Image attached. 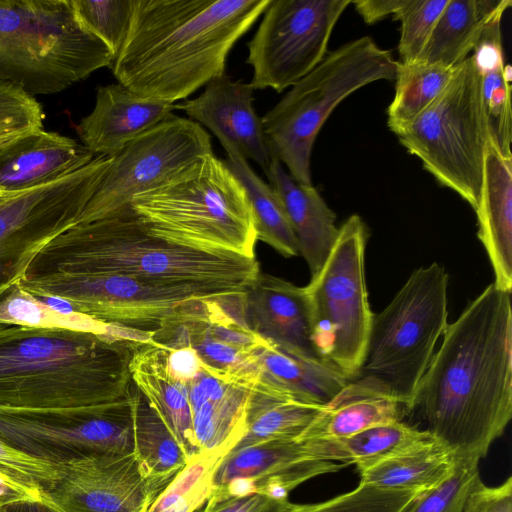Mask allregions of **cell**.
<instances>
[{
    "label": "cell",
    "mask_w": 512,
    "mask_h": 512,
    "mask_svg": "<svg viewBox=\"0 0 512 512\" xmlns=\"http://www.w3.org/2000/svg\"><path fill=\"white\" fill-rule=\"evenodd\" d=\"M511 293L488 285L448 324L410 411L456 457L486 456L512 416Z\"/></svg>",
    "instance_id": "cell-1"
},
{
    "label": "cell",
    "mask_w": 512,
    "mask_h": 512,
    "mask_svg": "<svg viewBox=\"0 0 512 512\" xmlns=\"http://www.w3.org/2000/svg\"><path fill=\"white\" fill-rule=\"evenodd\" d=\"M271 0H133L126 39L110 69L132 92L186 99L225 74L235 43Z\"/></svg>",
    "instance_id": "cell-2"
},
{
    "label": "cell",
    "mask_w": 512,
    "mask_h": 512,
    "mask_svg": "<svg viewBox=\"0 0 512 512\" xmlns=\"http://www.w3.org/2000/svg\"><path fill=\"white\" fill-rule=\"evenodd\" d=\"M260 272L255 257L169 243L151 234L125 206L104 219L76 224L54 238L24 277L119 274L225 295L245 291Z\"/></svg>",
    "instance_id": "cell-3"
},
{
    "label": "cell",
    "mask_w": 512,
    "mask_h": 512,
    "mask_svg": "<svg viewBox=\"0 0 512 512\" xmlns=\"http://www.w3.org/2000/svg\"><path fill=\"white\" fill-rule=\"evenodd\" d=\"M138 342L0 324V408L61 409L124 398Z\"/></svg>",
    "instance_id": "cell-4"
},
{
    "label": "cell",
    "mask_w": 512,
    "mask_h": 512,
    "mask_svg": "<svg viewBox=\"0 0 512 512\" xmlns=\"http://www.w3.org/2000/svg\"><path fill=\"white\" fill-rule=\"evenodd\" d=\"M127 206L151 234L169 243L255 257L256 230L245 188L213 152Z\"/></svg>",
    "instance_id": "cell-5"
},
{
    "label": "cell",
    "mask_w": 512,
    "mask_h": 512,
    "mask_svg": "<svg viewBox=\"0 0 512 512\" xmlns=\"http://www.w3.org/2000/svg\"><path fill=\"white\" fill-rule=\"evenodd\" d=\"M113 60L70 0H0V81L32 97L55 94Z\"/></svg>",
    "instance_id": "cell-6"
},
{
    "label": "cell",
    "mask_w": 512,
    "mask_h": 512,
    "mask_svg": "<svg viewBox=\"0 0 512 512\" xmlns=\"http://www.w3.org/2000/svg\"><path fill=\"white\" fill-rule=\"evenodd\" d=\"M397 63L369 36L329 52L261 117L271 156L295 181L312 185V150L325 121L356 90L378 80H395Z\"/></svg>",
    "instance_id": "cell-7"
},
{
    "label": "cell",
    "mask_w": 512,
    "mask_h": 512,
    "mask_svg": "<svg viewBox=\"0 0 512 512\" xmlns=\"http://www.w3.org/2000/svg\"><path fill=\"white\" fill-rule=\"evenodd\" d=\"M448 279L438 263L420 267L391 302L373 314L355 378L375 383L407 412L448 325Z\"/></svg>",
    "instance_id": "cell-8"
},
{
    "label": "cell",
    "mask_w": 512,
    "mask_h": 512,
    "mask_svg": "<svg viewBox=\"0 0 512 512\" xmlns=\"http://www.w3.org/2000/svg\"><path fill=\"white\" fill-rule=\"evenodd\" d=\"M490 133L481 73L469 56L456 67L441 94L396 135L440 184L475 210Z\"/></svg>",
    "instance_id": "cell-9"
},
{
    "label": "cell",
    "mask_w": 512,
    "mask_h": 512,
    "mask_svg": "<svg viewBox=\"0 0 512 512\" xmlns=\"http://www.w3.org/2000/svg\"><path fill=\"white\" fill-rule=\"evenodd\" d=\"M366 224L356 214L339 227L320 270L304 287L312 346L348 380L360 369L373 318L365 281Z\"/></svg>",
    "instance_id": "cell-10"
},
{
    "label": "cell",
    "mask_w": 512,
    "mask_h": 512,
    "mask_svg": "<svg viewBox=\"0 0 512 512\" xmlns=\"http://www.w3.org/2000/svg\"><path fill=\"white\" fill-rule=\"evenodd\" d=\"M0 439L56 465L107 454L134 453L132 381L115 402L61 409L0 408Z\"/></svg>",
    "instance_id": "cell-11"
},
{
    "label": "cell",
    "mask_w": 512,
    "mask_h": 512,
    "mask_svg": "<svg viewBox=\"0 0 512 512\" xmlns=\"http://www.w3.org/2000/svg\"><path fill=\"white\" fill-rule=\"evenodd\" d=\"M111 161L96 156L69 176L0 197V297L49 242L77 224Z\"/></svg>",
    "instance_id": "cell-12"
},
{
    "label": "cell",
    "mask_w": 512,
    "mask_h": 512,
    "mask_svg": "<svg viewBox=\"0 0 512 512\" xmlns=\"http://www.w3.org/2000/svg\"><path fill=\"white\" fill-rule=\"evenodd\" d=\"M19 284L31 294L64 299L102 322L150 335L188 304L222 296L119 274H53L24 277Z\"/></svg>",
    "instance_id": "cell-13"
},
{
    "label": "cell",
    "mask_w": 512,
    "mask_h": 512,
    "mask_svg": "<svg viewBox=\"0 0 512 512\" xmlns=\"http://www.w3.org/2000/svg\"><path fill=\"white\" fill-rule=\"evenodd\" d=\"M350 0H271L247 43L252 88L278 93L292 87L325 57Z\"/></svg>",
    "instance_id": "cell-14"
},
{
    "label": "cell",
    "mask_w": 512,
    "mask_h": 512,
    "mask_svg": "<svg viewBox=\"0 0 512 512\" xmlns=\"http://www.w3.org/2000/svg\"><path fill=\"white\" fill-rule=\"evenodd\" d=\"M212 152L211 137L199 123L172 115L112 157L77 224L110 216L130 204L135 196L163 185Z\"/></svg>",
    "instance_id": "cell-15"
},
{
    "label": "cell",
    "mask_w": 512,
    "mask_h": 512,
    "mask_svg": "<svg viewBox=\"0 0 512 512\" xmlns=\"http://www.w3.org/2000/svg\"><path fill=\"white\" fill-rule=\"evenodd\" d=\"M168 484L150 477L135 454H107L59 465L43 496L63 512H146Z\"/></svg>",
    "instance_id": "cell-16"
},
{
    "label": "cell",
    "mask_w": 512,
    "mask_h": 512,
    "mask_svg": "<svg viewBox=\"0 0 512 512\" xmlns=\"http://www.w3.org/2000/svg\"><path fill=\"white\" fill-rule=\"evenodd\" d=\"M342 467L344 464L313 459L299 439L261 441L234 448L221 457L213 472L212 494L259 492L288 498L301 483Z\"/></svg>",
    "instance_id": "cell-17"
},
{
    "label": "cell",
    "mask_w": 512,
    "mask_h": 512,
    "mask_svg": "<svg viewBox=\"0 0 512 512\" xmlns=\"http://www.w3.org/2000/svg\"><path fill=\"white\" fill-rule=\"evenodd\" d=\"M253 92L249 83L232 81L224 74L210 81L198 97L176 104V108L208 128L225 151L234 150L265 172L272 156L253 106Z\"/></svg>",
    "instance_id": "cell-18"
},
{
    "label": "cell",
    "mask_w": 512,
    "mask_h": 512,
    "mask_svg": "<svg viewBox=\"0 0 512 512\" xmlns=\"http://www.w3.org/2000/svg\"><path fill=\"white\" fill-rule=\"evenodd\" d=\"M176 104L138 95L120 83L99 86L90 114L76 125L95 156L114 157L130 141L170 118Z\"/></svg>",
    "instance_id": "cell-19"
},
{
    "label": "cell",
    "mask_w": 512,
    "mask_h": 512,
    "mask_svg": "<svg viewBox=\"0 0 512 512\" xmlns=\"http://www.w3.org/2000/svg\"><path fill=\"white\" fill-rule=\"evenodd\" d=\"M96 156L81 142L43 128L26 131L0 149V192L11 194L69 176Z\"/></svg>",
    "instance_id": "cell-20"
},
{
    "label": "cell",
    "mask_w": 512,
    "mask_h": 512,
    "mask_svg": "<svg viewBox=\"0 0 512 512\" xmlns=\"http://www.w3.org/2000/svg\"><path fill=\"white\" fill-rule=\"evenodd\" d=\"M478 238L491 262L495 286L512 290V157L505 156L490 133L484 155L478 205Z\"/></svg>",
    "instance_id": "cell-21"
},
{
    "label": "cell",
    "mask_w": 512,
    "mask_h": 512,
    "mask_svg": "<svg viewBox=\"0 0 512 512\" xmlns=\"http://www.w3.org/2000/svg\"><path fill=\"white\" fill-rule=\"evenodd\" d=\"M246 319L261 337L320 360L310 340L304 287L260 272L246 289Z\"/></svg>",
    "instance_id": "cell-22"
},
{
    "label": "cell",
    "mask_w": 512,
    "mask_h": 512,
    "mask_svg": "<svg viewBox=\"0 0 512 512\" xmlns=\"http://www.w3.org/2000/svg\"><path fill=\"white\" fill-rule=\"evenodd\" d=\"M185 384L200 451L227 454L245 432L251 388L220 380L203 367Z\"/></svg>",
    "instance_id": "cell-23"
},
{
    "label": "cell",
    "mask_w": 512,
    "mask_h": 512,
    "mask_svg": "<svg viewBox=\"0 0 512 512\" xmlns=\"http://www.w3.org/2000/svg\"><path fill=\"white\" fill-rule=\"evenodd\" d=\"M264 173L284 208L298 242L299 254L313 276L336 242L337 216L313 185L295 181L275 157L272 156Z\"/></svg>",
    "instance_id": "cell-24"
},
{
    "label": "cell",
    "mask_w": 512,
    "mask_h": 512,
    "mask_svg": "<svg viewBox=\"0 0 512 512\" xmlns=\"http://www.w3.org/2000/svg\"><path fill=\"white\" fill-rule=\"evenodd\" d=\"M406 408L368 379L357 377L325 405L299 438H343L380 424L401 421Z\"/></svg>",
    "instance_id": "cell-25"
},
{
    "label": "cell",
    "mask_w": 512,
    "mask_h": 512,
    "mask_svg": "<svg viewBox=\"0 0 512 512\" xmlns=\"http://www.w3.org/2000/svg\"><path fill=\"white\" fill-rule=\"evenodd\" d=\"M129 370L131 381L156 410L188 459L201 453L194 435L186 384L168 375L164 348L138 343Z\"/></svg>",
    "instance_id": "cell-26"
},
{
    "label": "cell",
    "mask_w": 512,
    "mask_h": 512,
    "mask_svg": "<svg viewBox=\"0 0 512 512\" xmlns=\"http://www.w3.org/2000/svg\"><path fill=\"white\" fill-rule=\"evenodd\" d=\"M511 4L510 0H448L415 62L456 68Z\"/></svg>",
    "instance_id": "cell-27"
},
{
    "label": "cell",
    "mask_w": 512,
    "mask_h": 512,
    "mask_svg": "<svg viewBox=\"0 0 512 512\" xmlns=\"http://www.w3.org/2000/svg\"><path fill=\"white\" fill-rule=\"evenodd\" d=\"M262 377L297 401L323 406L349 381L321 360L264 338L255 349Z\"/></svg>",
    "instance_id": "cell-28"
},
{
    "label": "cell",
    "mask_w": 512,
    "mask_h": 512,
    "mask_svg": "<svg viewBox=\"0 0 512 512\" xmlns=\"http://www.w3.org/2000/svg\"><path fill=\"white\" fill-rule=\"evenodd\" d=\"M457 457L434 436L359 470L360 483L387 490L424 491L444 480Z\"/></svg>",
    "instance_id": "cell-29"
},
{
    "label": "cell",
    "mask_w": 512,
    "mask_h": 512,
    "mask_svg": "<svg viewBox=\"0 0 512 512\" xmlns=\"http://www.w3.org/2000/svg\"><path fill=\"white\" fill-rule=\"evenodd\" d=\"M431 437L433 435L426 429L420 430L397 421L373 426L343 438L302 441L313 459L355 464L361 470Z\"/></svg>",
    "instance_id": "cell-30"
},
{
    "label": "cell",
    "mask_w": 512,
    "mask_h": 512,
    "mask_svg": "<svg viewBox=\"0 0 512 512\" xmlns=\"http://www.w3.org/2000/svg\"><path fill=\"white\" fill-rule=\"evenodd\" d=\"M321 407L295 400L261 376L251 388L245 432L232 449L267 440L299 439Z\"/></svg>",
    "instance_id": "cell-31"
},
{
    "label": "cell",
    "mask_w": 512,
    "mask_h": 512,
    "mask_svg": "<svg viewBox=\"0 0 512 512\" xmlns=\"http://www.w3.org/2000/svg\"><path fill=\"white\" fill-rule=\"evenodd\" d=\"M0 324L84 331L138 343L146 341V335L141 332L102 322L76 311L71 304L65 311L52 308L19 283L0 297Z\"/></svg>",
    "instance_id": "cell-32"
},
{
    "label": "cell",
    "mask_w": 512,
    "mask_h": 512,
    "mask_svg": "<svg viewBox=\"0 0 512 512\" xmlns=\"http://www.w3.org/2000/svg\"><path fill=\"white\" fill-rule=\"evenodd\" d=\"M501 18L494 19L487 26L472 56L481 73L482 93L491 134L501 152L512 157L511 74L510 66L504 63Z\"/></svg>",
    "instance_id": "cell-33"
},
{
    "label": "cell",
    "mask_w": 512,
    "mask_h": 512,
    "mask_svg": "<svg viewBox=\"0 0 512 512\" xmlns=\"http://www.w3.org/2000/svg\"><path fill=\"white\" fill-rule=\"evenodd\" d=\"M134 454L152 478L169 484L188 457L156 410L132 382Z\"/></svg>",
    "instance_id": "cell-34"
},
{
    "label": "cell",
    "mask_w": 512,
    "mask_h": 512,
    "mask_svg": "<svg viewBox=\"0 0 512 512\" xmlns=\"http://www.w3.org/2000/svg\"><path fill=\"white\" fill-rule=\"evenodd\" d=\"M226 164L245 188L254 218L257 240L284 257L299 255L298 242L284 208L270 184L234 150H227Z\"/></svg>",
    "instance_id": "cell-35"
},
{
    "label": "cell",
    "mask_w": 512,
    "mask_h": 512,
    "mask_svg": "<svg viewBox=\"0 0 512 512\" xmlns=\"http://www.w3.org/2000/svg\"><path fill=\"white\" fill-rule=\"evenodd\" d=\"M455 69L398 62L395 96L387 110L390 130L397 134L420 115L445 89Z\"/></svg>",
    "instance_id": "cell-36"
},
{
    "label": "cell",
    "mask_w": 512,
    "mask_h": 512,
    "mask_svg": "<svg viewBox=\"0 0 512 512\" xmlns=\"http://www.w3.org/2000/svg\"><path fill=\"white\" fill-rule=\"evenodd\" d=\"M222 456L219 452H201L191 457L146 512L197 510L213 493V472Z\"/></svg>",
    "instance_id": "cell-37"
},
{
    "label": "cell",
    "mask_w": 512,
    "mask_h": 512,
    "mask_svg": "<svg viewBox=\"0 0 512 512\" xmlns=\"http://www.w3.org/2000/svg\"><path fill=\"white\" fill-rule=\"evenodd\" d=\"M475 457H457L452 472L435 486L418 493L402 512H463L466 500L480 479Z\"/></svg>",
    "instance_id": "cell-38"
},
{
    "label": "cell",
    "mask_w": 512,
    "mask_h": 512,
    "mask_svg": "<svg viewBox=\"0 0 512 512\" xmlns=\"http://www.w3.org/2000/svg\"><path fill=\"white\" fill-rule=\"evenodd\" d=\"M70 1L79 22L109 48L115 59L128 33L133 0Z\"/></svg>",
    "instance_id": "cell-39"
},
{
    "label": "cell",
    "mask_w": 512,
    "mask_h": 512,
    "mask_svg": "<svg viewBox=\"0 0 512 512\" xmlns=\"http://www.w3.org/2000/svg\"><path fill=\"white\" fill-rule=\"evenodd\" d=\"M422 491L387 490L359 483L352 491L315 504H294L289 512H402Z\"/></svg>",
    "instance_id": "cell-40"
},
{
    "label": "cell",
    "mask_w": 512,
    "mask_h": 512,
    "mask_svg": "<svg viewBox=\"0 0 512 512\" xmlns=\"http://www.w3.org/2000/svg\"><path fill=\"white\" fill-rule=\"evenodd\" d=\"M448 0H408L394 19L401 22L398 51L402 63H413L426 45Z\"/></svg>",
    "instance_id": "cell-41"
},
{
    "label": "cell",
    "mask_w": 512,
    "mask_h": 512,
    "mask_svg": "<svg viewBox=\"0 0 512 512\" xmlns=\"http://www.w3.org/2000/svg\"><path fill=\"white\" fill-rule=\"evenodd\" d=\"M0 474L43 495L57 479L59 465L30 456L0 439Z\"/></svg>",
    "instance_id": "cell-42"
},
{
    "label": "cell",
    "mask_w": 512,
    "mask_h": 512,
    "mask_svg": "<svg viewBox=\"0 0 512 512\" xmlns=\"http://www.w3.org/2000/svg\"><path fill=\"white\" fill-rule=\"evenodd\" d=\"M45 114L35 97L0 81V131L26 132L43 128Z\"/></svg>",
    "instance_id": "cell-43"
},
{
    "label": "cell",
    "mask_w": 512,
    "mask_h": 512,
    "mask_svg": "<svg viewBox=\"0 0 512 512\" xmlns=\"http://www.w3.org/2000/svg\"><path fill=\"white\" fill-rule=\"evenodd\" d=\"M293 506L288 498H274L259 492L212 494L202 512H289Z\"/></svg>",
    "instance_id": "cell-44"
},
{
    "label": "cell",
    "mask_w": 512,
    "mask_h": 512,
    "mask_svg": "<svg viewBox=\"0 0 512 512\" xmlns=\"http://www.w3.org/2000/svg\"><path fill=\"white\" fill-rule=\"evenodd\" d=\"M463 512H512V478L502 484L488 487L481 479L471 490Z\"/></svg>",
    "instance_id": "cell-45"
},
{
    "label": "cell",
    "mask_w": 512,
    "mask_h": 512,
    "mask_svg": "<svg viewBox=\"0 0 512 512\" xmlns=\"http://www.w3.org/2000/svg\"><path fill=\"white\" fill-rule=\"evenodd\" d=\"M163 348L165 350V367L172 379L187 383L202 369L201 361L193 349L189 347Z\"/></svg>",
    "instance_id": "cell-46"
},
{
    "label": "cell",
    "mask_w": 512,
    "mask_h": 512,
    "mask_svg": "<svg viewBox=\"0 0 512 512\" xmlns=\"http://www.w3.org/2000/svg\"><path fill=\"white\" fill-rule=\"evenodd\" d=\"M408 0H358L352 2L356 11L367 24L378 22L389 15H395Z\"/></svg>",
    "instance_id": "cell-47"
},
{
    "label": "cell",
    "mask_w": 512,
    "mask_h": 512,
    "mask_svg": "<svg viewBox=\"0 0 512 512\" xmlns=\"http://www.w3.org/2000/svg\"><path fill=\"white\" fill-rule=\"evenodd\" d=\"M44 498L42 494L24 487L0 474V506L23 499Z\"/></svg>",
    "instance_id": "cell-48"
},
{
    "label": "cell",
    "mask_w": 512,
    "mask_h": 512,
    "mask_svg": "<svg viewBox=\"0 0 512 512\" xmlns=\"http://www.w3.org/2000/svg\"><path fill=\"white\" fill-rule=\"evenodd\" d=\"M0 512H63L45 497L40 499H23L0 506Z\"/></svg>",
    "instance_id": "cell-49"
},
{
    "label": "cell",
    "mask_w": 512,
    "mask_h": 512,
    "mask_svg": "<svg viewBox=\"0 0 512 512\" xmlns=\"http://www.w3.org/2000/svg\"><path fill=\"white\" fill-rule=\"evenodd\" d=\"M23 132L0 131V149Z\"/></svg>",
    "instance_id": "cell-50"
},
{
    "label": "cell",
    "mask_w": 512,
    "mask_h": 512,
    "mask_svg": "<svg viewBox=\"0 0 512 512\" xmlns=\"http://www.w3.org/2000/svg\"><path fill=\"white\" fill-rule=\"evenodd\" d=\"M2 195H4V194H2V193L0 192V197H1Z\"/></svg>",
    "instance_id": "cell-51"
}]
</instances>
